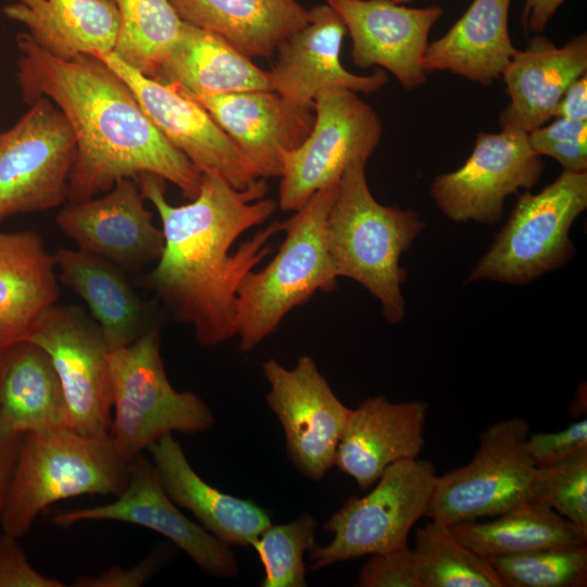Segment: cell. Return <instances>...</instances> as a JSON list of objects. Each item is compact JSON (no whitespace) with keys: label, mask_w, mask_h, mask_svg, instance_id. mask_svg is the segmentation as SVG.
Returning <instances> with one entry per match:
<instances>
[{"label":"cell","mask_w":587,"mask_h":587,"mask_svg":"<svg viewBox=\"0 0 587 587\" xmlns=\"http://www.w3.org/2000/svg\"><path fill=\"white\" fill-rule=\"evenodd\" d=\"M135 180L155 208L164 239L155 266L142 277L145 286L178 322L193 327L201 346L236 336L238 286L272 252L270 240L280 233L274 222L229 253L242 233L265 222L278 207L265 198L266 179L237 189L217 174L202 173L197 196L183 205L167 201L162 177L145 173Z\"/></svg>","instance_id":"1"},{"label":"cell","mask_w":587,"mask_h":587,"mask_svg":"<svg viewBox=\"0 0 587 587\" xmlns=\"http://www.w3.org/2000/svg\"><path fill=\"white\" fill-rule=\"evenodd\" d=\"M16 77L24 102L50 99L76 139L66 202L109 191L123 178L150 173L193 199L201 173L148 117L129 85L96 54L55 58L26 32L15 37Z\"/></svg>","instance_id":"2"},{"label":"cell","mask_w":587,"mask_h":587,"mask_svg":"<svg viewBox=\"0 0 587 587\" xmlns=\"http://www.w3.org/2000/svg\"><path fill=\"white\" fill-rule=\"evenodd\" d=\"M365 164L351 163L337 185L325 221L326 248L337 276L361 284L378 299L385 320L395 324L405 313L401 286L407 272L400 258L425 223L411 209L376 201Z\"/></svg>","instance_id":"3"},{"label":"cell","mask_w":587,"mask_h":587,"mask_svg":"<svg viewBox=\"0 0 587 587\" xmlns=\"http://www.w3.org/2000/svg\"><path fill=\"white\" fill-rule=\"evenodd\" d=\"M129 463L110 437L82 435L66 427L26 433L0 519L3 533L20 538L57 501L85 496H120Z\"/></svg>","instance_id":"4"},{"label":"cell","mask_w":587,"mask_h":587,"mask_svg":"<svg viewBox=\"0 0 587 587\" xmlns=\"http://www.w3.org/2000/svg\"><path fill=\"white\" fill-rule=\"evenodd\" d=\"M337 185L315 192L292 216L278 222L285 239L276 255L240 282L235 315L240 350H252L317 290L335 287L338 276L326 248L325 221Z\"/></svg>","instance_id":"5"},{"label":"cell","mask_w":587,"mask_h":587,"mask_svg":"<svg viewBox=\"0 0 587 587\" xmlns=\"http://www.w3.org/2000/svg\"><path fill=\"white\" fill-rule=\"evenodd\" d=\"M160 345L155 325L130 345L110 350L113 414L109 437L126 463L165 434L199 435L215 422L198 395L172 386Z\"/></svg>","instance_id":"6"},{"label":"cell","mask_w":587,"mask_h":587,"mask_svg":"<svg viewBox=\"0 0 587 587\" xmlns=\"http://www.w3.org/2000/svg\"><path fill=\"white\" fill-rule=\"evenodd\" d=\"M586 208L587 171L563 170L540 192H525L467 282L524 285L563 266L575 253L570 228Z\"/></svg>","instance_id":"7"},{"label":"cell","mask_w":587,"mask_h":587,"mask_svg":"<svg viewBox=\"0 0 587 587\" xmlns=\"http://www.w3.org/2000/svg\"><path fill=\"white\" fill-rule=\"evenodd\" d=\"M436 479L435 465L427 460L390 464L369 494L351 497L327 520L323 529L334 537L309 549V567L321 570L407 546L411 528L427 512Z\"/></svg>","instance_id":"8"},{"label":"cell","mask_w":587,"mask_h":587,"mask_svg":"<svg viewBox=\"0 0 587 587\" xmlns=\"http://www.w3.org/2000/svg\"><path fill=\"white\" fill-rule=\"evenodd\" d=\"M529 433L519 416L488 426L466 465L437 476L425 515L452 525L533 501L537 466L526 449Z\"/></svg>","instance_id":"9"},{"label":"cell","mask_w":587,"mask_h":587,"mask_svg":"<svg viewBox=\"0 0 587 587\" xmlns=\"http://www.w3.org/2000/svg\"><path fill=\"white\" fill-rule=\"evenodd\" d=\"M310 134L283 159L277 205L298 211L317 191L339 183L346 168L364 161L378 146L383 124L354 91L327 87L313 100Z\"/></svg>","instance_id":"10"},{"label":"cell","mask_w":587,"mask_h":587,"mask_svg":"<svg viewBox=\"0 0 587 587\" xmlns=\"http://www.w3.org/2000/svg\"><path fill=\"white\" fill-rule=\"evenodd\" d=\"M76 139L58 107L39 97L0 133V223L66 203Z\"/></svg>","instance_id":"11"},{"label":"cell","mask_w":587,"mask_h":587,"mask_svg":"<svg viewBox=\"0 0 587 587\" xmlns=\"http://www.w3.org/2000/svg\"><path fill=\"white\" fill-rule=\"evenodd\" d=\"M27 340L50 357L68 413V427L108 437L112 421L110 348L99 325L78 305L53 303Z\"/></svg>","instance_id":"12"},{"label":"cell","mask_w":587,"mask_h":587,"mask_svg":"<svg viewBox=\"0 0 587 587\" xmlns=\"http://www.w3.org/2000/svg\"><path fill=\"white\" fill-rule=\"evenodd\" d=\"M262 371L271 386L266 402L284 429L288 458L307 478L322 479L335 464L351 409L309 355H301L291 370L270 359Z\"/></svg>","instance_id":"13"},{"label":"cell","mask_w":587,"mask_h":587,"mask_svg":"<svg viewBox=\"0 0 587 587\" xmlns=\"http://www.w3.org/2000/svg\"><path fill=\"white\" fill-rule=\"evenodd\" d=\"M542 171V159L533 151L528 134L478 133L471 155L458 170L436 176L430 195L454 222L492 225L503 216L505 198L536 185Z\"/></svg>","instance_id":"14"},{"label":"cell","mask_w":587,"mask_h":587,"mask_svg":"<svg viewBox=\"0 0 587 587\" xmlns=\"http://www.w3.org/2000/svg\"><path fill=\"white\" fill-rule=\"evenodd\" d=\"M85 521H116L139 525L170 539L205 574L229 578L238 572L230 546L178 510L162 487L152 461L141 454L129 463L127 486L115 501L59 511L51 517V522L61 527Z\"/></svg>","instance_id":"15"},{"label":"cell","mask_w":587,"mask_h":587,"mask_svg":"<svg viewBox=\"0 0 587 587\" xmlns=\"http://www.w3.org/2000/svg\"><path fill=\"white\" fill-rule=\"evenodd\" d=\"M92 54L129 85L155 127L201 174H217L237 189L258 178L237 146L196 99L142 75L113 52Z\"/></svg>","instance_id":"16"},{"label":"cell","mask_w":587,"mask_h":587,"mask_svg":"<svg viewBox=\"0 0 587 587\" xmlns=\"http://www.w3.org/2000/svg\"><path fill=\"white\" fill-rule=\"evenodd\" d=\"M145 199L135 179L123 178L101 196L66 202L55 224L77 249L134 272L157 262L164 245Z\"/></svg>","instance_id":"17"},{"label":"cell","mask_w":587,"mask_h":587,"mask_svg":"<svg viewBox=\"0 0 587 587\" xmlns=\"http://www.w3.org/2000/svg\"><path fill=\"white\" fill-rule=\"evenodd\" d=\"M350 35L355 66L378 65L411 90L426 82L423 57L440 7L409 8L391 0H327Z\"/></svg>","instance_id":"18"},{"label":"cell","mask_w":587,"mask_h":587,"mask_svg":"<svg viewBox=\"0 0 587 587\" xmlns=\"http://www.w3.org/2000/svg\"><path fill=\"white\" fill-rule=\"evenodd\" d=\"M347 33L340 15L326 2L309 10V21L277 47V58L268 71L272 89L287 101L313 108L317 92L341 87L373 93L388 83L387 74L376 68L372 75H355L340 61Z\"/></svg>","instance_id":"19"},{"label":"cell","mask_w":587,"mask_h":587,"mask_svg":"<svg viewBox=\"0 0 587 587\" xmlns=\"http://www.w3.org/2000/svg\"><path fill=\"white\" fill-rule=\"evenodd\" d=\"M243 154L258 178L280 177L284 155L310 134L313 108L274 90H249L196 99Z\"/></svg>","instance_id":"20"},{"label":"cell","mask_w":587,"mask_h":587,"mask_svg":"<svg viewBox=\"0 0 587 587\" xmlns=\"http://www.w3.org/2000/svg\"><path fill=\"white\" fill-rule=\"evenodd\" d=\"M427 411L422 400L395 403L383 395L363 400L351 409L334 465L362 490L372 487L390 464L419 458Z\"/></svg>","instance_id":"21"},{"label":"cell","mask_w":587,"mask_h":587,"mask_svg":"<svg viewBox=\"0 0 587 587\" xmlns=\"http://www.w3.org/2000/svg\"><path fill=\"white\" fill-rule=\"evenodd\" d=\"M587 72V37L580 34L563 47L544 36L516 49L502 73L510 97L499 115L502 129L529 134L554 117L569 86Z\"/></svg>","instance_id":"22"},{"label":"cell","mask_w":587,"mask_h":587,"mask_svg":"<svg viewBox=\"0 0 587 587\" xmlns=\"http://www.w3.org/2000/svg\"><path fill=\"white\" fill-rule=\"evenodd\" d=\"M162 487L179 507L189 510L209 533L232 546H252L272 521L251 500L220 491L192 469L172 433L147 448Z\"/></svg>","instance_id":"23"},{"label":"cell","mask_w":587,"mask_h":587,"mask_svg":"<svg viewBox=\"0 0 587 587\" xmlns=\"http://www.w3.org/2000/svg\"><path fill=\"white\" fill-rule=\"evenodd\" d=\"M52 254L59 280L85 302L110 350L157 325L121 267L79 249L59 248Z\"/></svg>","instance_id":"24"},{"label":"cell","mask_w":587,"mask_h":587,"mask_svg":"<svg viewBox=\"0 0 587 587\" xmlns=\"http://www.w3.org/2000/svg\"><path fill=\"white\" fill-rule=\"evenodd\" d=\"M59 294L53 254L40 235L0 232V350L27 340Z\"/></svg>","instance_id":"25"},{"label":"cell","mask_w":587,"mask_h":587,"mask_svg":"<svg viewBox=\"0 0 587 587\" xmlns=\"http://www.w3.org/2000/svg\"><path fill=\"white\" fill-rule=\"evenodd\" d=\"M511 1L473 0L442 37L428 43L424 71H451L483 86L499 79L516 51L509 34Z\"/></svg>","instance_id":"26"},{"label":"cell","mask_w":587,"mask_h":587,"mask_svg":"<svg viewBox=\"0 0 587 587\" xmlns=\"http://www.w3.org/2000/svg\"><path fill=\"white\" fill-rule=\"evenodd\" d=\"M3 14L22 24L42 50L63 60L112 52L120 24L112 0H13Z\"/></svg>","instance_id":"27"},{"label":"cell","mask_w":587,"mask_h":587,"mask_svg":"<svg viewBox=\"0 0 587 587\" xmlns=\"http://www.w3.org/2000/svg\"><path fill=\"white\" fill-rule=\"evenodd\" d=\"M155 80L193 99L249 90H273L268 72L220 36L183 23Z\"/></svg>","instance_id":"28"},{"label":"cell","mask_w":587,"mask_h":587,"mask_svg":"<svg viewBox=\"0 0 587 587\" xmlns=\"http://www.w3.org/2000/svg\"><path fill=\"white\" fill-rule=\"evenodd\" d=\"M186 23L213 33L249 58H270L309 21L297 0H171Z\"/></svg>","instance_id":"29"},{"label":"cell","mask_w":587,"mask_h":587,"mask_svg":"<svg viewBox=\"0 0 587 587\" xmlns=\"http://www.w3.org/2000/svg\"><path fill=\"white\" fill-rule=\"evenodd\" d=\"M0 414L10 429L21 434L68 427L65 399L51 359L29 340L2 350Z\"/></svg>","instance_id":"30"},{"label":"cell","mask_w":587,"mask_h":587,"mask_svg":"<svg viewBox=\"0 0 587 587\" xmlns=\"http://www.w3.org/2000/svg\"><path fill=\"white\" fill-rule=\"evenodd\" d=\"M488 522L451 525L454 535L477 554L489 559L554 547L586 545L587 535L549 505L524 501Z\"/></svg>","instance_id":"31"},{"label":"cell","mask_w":587,"mask_h":587,"mask_svg":"<svg viewBox=\"0 0 587 587\" xmlns=\"http://www.w3.org/2000/svg\"><path fill=\"white\" fill-rule=\"evenodd\" d=\"M118 11L113 53L142 75L155 79L177 41L184 21L171 0H112Z\"/></svg>","instance_id":"32"},{"label":"cell","mask_w":587,"mask_h":587,"mask_svg":"<svg viewBox=\"0 0 587 587\" xmlns=\"http://www.w3.org/2000/svg\"><path fill=\"white\" fill-rule=\"evenodd\" d=\"M412 550L422 587H505L490 562L441 521L416 528Z\"/></svg>","instance_id":"33"},{"label":"cell","mask_w":587,"mask_h":587,"mask_svg":"<svg viewBox=\"0 0 587 587\" xmlns=\"http://www.w3.org/2000/svg\"><path fill=\"white\" fill-rule=\"evenodd\" d=\"M505 587H585L587 546L554 547L487 559Z\"/></svg>","instance_id":"34"},{"label":"cell","mask_w":587,"mask_h":587,"mask_svg":"<svg viewBox=\"0 0 587 587\" xmlns=\"http://www.w3.org/2000/svg\"><path fill=\"white\" fill-rule=\"evenodd\" d=\"M317 523L308 513L285 524H270L252 546L263 565L261 587H304V553L315 544Z\"/></svg>","instance_id":"35"},{"label":"cell","mask_w":587,"mask_h":587,"mask_svg":"<svg viewBox=\"0 0 587 587\" xmlns=\"http://www.w3.org/2000/svg\"><path fill=\"white\" fill-rule=\"evenodd\" d=\"M533 501L549 505L587 535V447L537 467Z\"/></svg>","instance_id":"36"},{"label":"cell","mask_w":587,"mask_h":587,"mask_svg":"<svg viewBox=\"0 0 587 587\" xmlns=\"http://www.w3.org/2000/svg\"><path fill=\"white\" fill-rule=\"evenodd\" d=\"M528 141L536 154L555 159L563 170L587 168V122L555 117L551 124L529 133Z\"/></svg>","instance_id":"37"},{"label":"cell","mask_w":587,"mask_h":587,"mask_svg":"<svg viewBox=\"0 0 587 587\" xmlns=\"http://www.w3.org/2000/svg\"><path fill=\"white\" fill-rule=\"evenodd\" d=\"M357 586L422 587L409 545L388 552L371 554L359 573Z\"/></svg>","instance_id":"38"},{"label":"cell","mask_w":587,"mask_h":587,"mask_svg":"<svg viewBox=\"0 0 587 587\" xmlns=\"http://www.w3.org/2000/svg\"><path fill=\"white\" fill-rule=\"evenodd\" d=\"M584 447H587L585 419L555 433H529L526 439L527 452L537 467L555 463Z\"/></svg>","instance_id":"39"},{"label":"cell","mask_w":587,"mask_h":587,"mask_svg":"<svg viewBox=\"0 0 587 587\" xmlns=\"http://www.w3.org/2000/svg\"><path fill=\"white\" fill-rule=\"evenodd\" d=\"M17 539L0 534V587H64L63 582L41 574L30 564Z\"/></svg>","instance_id":"40"},{"label":"cell","mask_w":587,"mask_h":587,"mask_svg":"<svg viewBox=\"0 0 587 587\" xmlns=\"http://www.w3.org/2000/svg\"><path fill=\"white\" fill-rule=\"evenodd\" d=\"M164 554L153 551L136 565L123 569L112 566L96 575L77 577L74 587H139L145 585L160 569Z\"/></svg>","instance_id":"41"},{"label":"cell","mask_w":587,"mask_h":587,"mask_svg":"<svg viewBox=\"0 0 587 587\" xmlns=\"http://www.w3.org/2000/svg\"><path fill=\"white\" fill-rule=\"evenodd\" d=\"M2 350H0L1 366ZM24 434L10 429L0 414V519L13 477Z\"/></svg>","instance_id":"42"},{"label":"cell","mask_w":587,"mask_h":587,"mask_svg":"<svg viewBox=\"0 0 587 587\" xmlns=\"http://www.w3.org/2000/svg\"><path fill=\"white\" fill-rule=\"evenodd\" d=\"M554 117L587 122V74L569 86L557 105Z\"/></svg>","instance_id":"43"},{"label":"cell","mask_w":587,"mask_h":587,"mask_svg":"<svg viewBox=\"0 0 587 587\" xmlns=\"http://www.w3.org/2000/svg\"><path fill=\"white\" fill-rule=\"evenodd\" d=\"M565 0H525L523 24L533 33L545 30L550 18Z\"/></svg>","instance_id":"44"},{"label":"cell","mask_w":587,"mask_h":587,"mask_svg":"<svg viewBox=\"0 0 587 587\" xmlns=\"http://www.w3.org/2000/svg\"><path fill=\"white\" fill-rule=\"evenodd\" d=\"M391 1H394L396 3H399V4H404V3H409V2L414 1V0H391Z\"/></svg>","instance_id":"45"}]
</instances>
